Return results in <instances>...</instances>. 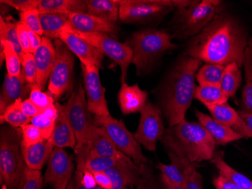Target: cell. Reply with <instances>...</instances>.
<instances>
[{
    "instance_id": "9",
    "label": "cell",
    "mask_w": 252,
    "mask_h": 189,
    "mask_svg": "<svg viewBox=\"0 0 252 189\" xmlns=\"http://www.w3.org/2000/svg\"><path fill=\"white\" fill-rule=\"evenodd\" d=\"M93 120L96 126L105 130L117 149L131 159L137 167L141 168L146 165L147 158L143 153L141 145L137 143L134 134L128 131L123 120H117L111 115L94 116Z\"/></svg>"
},
{
    "instance_id": "22",
    "label": "cell",
    "mask_w": 252,
    "mask_h": 189,
    "mask_svg": "<svg viewBox=\"0 0 252 189\" xmlns=\"http://www.w3.org/2000/svg\"><path fill=\"white\" fill-rule=\"evenodd\" d=\"M55 105L59 112V116L57 117L55 129L49 141L55 147L74 149L76 146V136L68 120L64 105H61L59 102H56Z\"/></svg>"
},
{
    "instance_id": "11",
    "label": "cell",
    "mask_w": 252,
    "mask_h": 189,
    "mask_svg": "<svg viewBox=\"0 0 252 189\" xmlns=\"http://www.w3.org/2000/svg\"><path fill=\"white\" fill-rule=\"evenodd\" d=\"M56 62L49 78V94L54 99H59L73 86L74 56L73 53L61 39H55Z\"/></svg>"
},
{
    "instance_id": "51",
    "label": "cell",
    "mask_w": 252,
    "mask_h": 189,
    "mask_svg": "<svg viewBox=\"0 0 252 189\" xmlns=\"http://www.w3.org/2000/svg\"><path fill=\"white\" fill-rule=\"evenodd\" d=\"M97 186L103 189H113V183L110 176L105 172L93 173Z\"/></svg>"
},
{
    "instance_id": "2",
    "label": "cell",
    "mask_w": 252,
    "mask_h": 189,
    "mask_svg": "<svg viewBox=\"0 0 252 189\" xmlns=\"http://www.w3.org/2000/svg\"><path fill=\"white\" fill-rule=\"evenodd\" d=\"M202 63L196 58L181 55L159 88V109L169 126L186 120L187 112L196 92V74Z\"/></svg>"
},
{
    "instance_id": "26",
    "label": "cell",
    "mask_w": 252,
    "mask_h": 189,
    "mask_svg": "<svg viewBox=\"0 0 252 189\" xmlns=\"http://www.w3.org/2000/svg\"><path fill=\"white\" fill-rule=\"evenodd\" d=\"M55 146L49 139H43L29 147H21L27 167L40 171L49 161Z\"/></svg>"
},
{
    "instance_id": "56",
    "label": "cell",
    "mask_w": 252,
    "mask_h": 189,
    "mask_svg": "<svg viewBox=\"0 0 252 189\" xmlns=\"http://www.w3.org/2000/svg\"><path fill=\"white\" fill-rule=\"evenodd\" d=\"M103 189L101 188L97 187L93 188V189H87V188H85L83 185L81 184L80 181H79V178H78V176H76V174L74 175L73 178H72L71 181L68 185L67 189Z\"/></svg>"
},
{
    "instance_id": "14",
    "label": "cell",
    "mask_w": 252,
    "mask_h": 189,
    "mask_svg": "<svg viewBox=\"0 0 252 189\" xmlns=\"http://www.w3.org/2000/svg\"><path fill=\"white\" fill-rule=\"evenodd\" d=\"M74 151L76 162L81 161L87 157L129 158L117 149L105 130L95 124L92 130L87 144Z\"/></svg>"
},
{
    "instance_id": "37",
    "label": "cell",
    "mask_w": 252,
    "mask_h": 189,
    "mask_svg": "<svg viewBox=\"0 0 252 189\" xmlns=\"http://www.w3.org/2000/svg\"><path fill=\"white\" fill-rule=\"evenodd\" d=\"M0 50H3L5 55L7 74L11 76H19L22 72L21 68L22 63L13 45L7 41H0Z\"/></svg>"
},
{
    "instance_id": "36",
    "label": "cell",
    "mask_w": 252,
    "mask_h": 189,
    "mask_svg": "<svg viewBox=\"0 0 252 189\" xmlns=\"http://www.w3.org/2000/svg\"><path fill=\"white\" fill-rule=\"evenodd\" d=\"M0 21V41H7L13 45L15 51L18 53L21 63L23 62V58L25 53L23 52L21 44L18 38V31H17V22L11 21V19L4 20L3 17L1 16Z\"/></svg>"
},
{
    "instance_id": "35",
    "label": "cell",
    "mask_w": 252,
    "mask_h": 189,
    "mask_svg": "<svg viewBox=\"0 0 252 189\" xmlns=\"http://www.w3.org/2000/svg\"><path fill=\"white\" fill-rule=\"evenodd\" d=\"M225 67L215 64H205L196 74L199 85H220Z\"/></svg>"
},
{
    "instance_id": "8",
    "label": "cell",
    "mask_w": 252,
    "mask_h": 189,
    "mask_svg": "<svg viewBox=\"0 0 252 189\" xmlns=\"http://www.w3.org/2000/svg\"><path fill=\"white\" fill-rule=\"evenodd\" d=\"M68 120L74 132L76 139L75 149H80L87 144L89 136L94 127L93 118L86 100V91L81 82L78 83L70 99L64 105Z\"/></svg>"
},
{
    "instance_id": "34",
    "label": "cell",
    "mask_w": 252,
    "mask_h": 189,
    "mask_svg": "<svg viewBox=\"0 0 252 189\" xmlns=\"http://www.w3.org/2000/svg\"><path fill=\"white\" fill-rule=\"evenodd\" d=\"M22 99H18L5 109L3 114L0 115L1 124L8 123L14 128L22 127L31 123V118L28 117L21 109Z\"/></svg>"
},
{
    "instance_id": "13",
    "label": "cell",
    "mask_w": 252,
    "mask_h": 189,
    "mask_svg": "<svg viewBox=\"0 0 252 189\" xmlns=\"http://www.w3.org/2000/svg\"><path fill=\"white\" fill-rule=\"evenodd\" d=\"M73 162L64 149L55 147L48 161L44 184L52 189H66L71 181Z\"/></svg>"
},
{
    "instance_id": "44",
    "label": "cell",
    "mask_w": 252,
    "mask_h": 189,
    "mask_svg": "<svg viewBox=\"0 0 252 189\" xmlns=\"http://www.w3.org/2000/svg\"><path fill=\"white\" fill-rule=\"evenodd\" d=\"M0 2L15 8L22 13L31 10L36 9L39 0H2Z\"/></svg>"
},
{
    "instance_id": "52",
    "label": "cell",
    "mask_w": 252,
    "mask_h": 189,
    "mask_svg": "<svg viewBox=\"0 0 252 189\" xmlns=\"http://www.w3.org/2000/svg\"><path fill=\"white\" fill-rule=\"evenodd\" d=\"M213 185L215 189H243L234 183L226 180L220 175L214 179Z\"/></svg>"
},
{
    "instance_id": "39",
    "label": "cell",
    "mask_w": 252,
    "mask_h": 189,
    "mask_svg": "<svg viewBox=\"0 0 252 189\" xmlns=\"http://www.w3.org/2000/svg\"><path fill=\"white\" fill-rule=\"evenodd\" d=\"M19 21L30 31L36 33L40 36L43 35L40 22V14L37 10H31L20 13Z\"/></svg>"
},
{
    "instance_id": "30",
    "label": "cell",
    "mask_w": 252,
    "mask_h": 189,
    "mask_svg": "<svg viewBox=\"0 0 252 189\" xmlns=\"http://www.w3.org/2000/svg\"><path fill=\"white\" fill-rule=\"evenodd\" d=\"M42 32L45 38L59 39L61 32L70 24L69 15L58 13L40 14Z\"/></svg>"
},
{
    "instance_id": "15",
    "label": "cell",
    "mask_w": 252,
    "mask_h": 189,
    "mask_svg": "<svg viewBox=\"0 0 252 189\" xmlns=\"http://www.w3.org/2000/svg\"><path fill=\"white\" fill-rule=\"evenodd\" d=\"M82 65L86 100L91 113L95 116H109L105 88L102 85L98 67Z\"/></svg>"
},
{
    "instance_id": "16",
    "label": "cell",
    "mask_w": 252,
    "mask_h": 189,
    "mask_svg": "<svg viewBox=\"0 0 252 189\" xmlns=\"http://www.w3.org/2000/svg\"><path fill=\"white\" fill-rule=\"evenodd\" d=\"M59 39L69 48L73 55L78 57L83 65L86 66L94 65L99 68L101 66L104 55L83 38L70 31L63 30L61 32Z\"/></svg>"
},
{
    "instance_id": "3",
    "label": "cell",
    "mask_w": 252,
    "mask_h": 189,
    "mask_svg": "<svg viewBox=\"0 0 252 189\" xmlns=\"http://www.w3.org/2000/svg\"><path fill=\"white\" fill-rule=\"evenodd\" d=\"M160 141L168 151L193 163L212 160L215 155V142L206 129L196 122L185 120L169 126Z\"/></svg>"
},
{
    "instance_id": "45",
    "label": "cell",
    "mask_w": 252,
    "mask_h": 189,
    "mask_svg": "<svg viewBox=\"0 0 252 189\" xmlns=\"http://www.w3.org/2000/svg\"><path fill=\"white\" fill-rule=\"evenodd\" d=\"M242 112L252 114V82L246 81V85L243 88L242 93L241 104H240Z\"/></svg>"
},
{
    "instance_id": "38",
    "label": "cell",
    "mask_w": 252,
    "mask_h": 189,
    "mask_svg": "<svg viewBox=\"0 0 252 189\" xmlns=\"http://www.w3.org/2000/svg\"><path fill=\"white\" fill-rule=\"evenodd\" d=\"M43 183L40 171L26 167L18 189H42Z\"/></svg>"
},
{
    "instance_id": "20",
    "label": "cell",
    "mask_w": 252,
    "mask_h": 189,
    "mask_svg": "<svg viewBox=\"0 0 252 189\" xmlns=\"http://www.w3.org/2000/svg\"><path fill=\"white\" fill-rule=\"evenodd\" d=\"M69 21L71 26L80 32L103 33L112 35L119 32V27L117 24L104 21L89 13H70Z\"/></svg>"
},
{
    "instance_id": "32",
    "label": "cell",
    "mask_w": 252,
    "mask_h": 189,
    "mask_svg": "<svg viewBox=\"0 0 252 189\" xmlns=\"http://www.w3.org/2000/svg\"><path fill=\"white\" fill-rule=\"evenodd\" d=\"M194 99L202 102L205 107L227 102L229 97L223 92L220 85H199L196 86Z\"/></svg>"
},
{
    "instance_id": "12",
    "label": "cell",
    "mask_w": 252,
    "mask_h": 189,
    "mask_svg": "<svg viewBox=\"0 0 252 189\" xmlns=\"http://www.w3.org/2000/svg\"><path fill=\"white\" fill-rule=\"evenodd\" d=\"M140 113L139 125L134 137L144 149L155 151L158 141L162 139L165 132L162 111L148 100Z\"/></svg>"
},
{
    "instance_id": "29",
    "label": "cell",
    "mask_w": 252,
    "mask_h": 189,
    "mask_svg": "<svg viewBox=\"0 0 252 189\" xmlns=\"http://www.w3.org/2000/svg\"><path fill=\"white\" fill-rule=\"evenodd\" d=\"M212 161L219 170L220 176L243 189H252V180L229 166L223 160V152L215 153Z\"/></svg>"
},
{
    "instance_id": "55",
    "label": "cell",
    "mask_w": 252,
    "mask_h": 189,
    "mask_svg": "<svg viewBox=\"0 0 252 189\" xmlns=\"http://www.w3.org/2000/svg\"><path fill=\"white\" fill-rule=\"evenodd\" d=\"M239 116L242 118V120L246 124V127L249 129V131L250 132L252 136V113H245V112H242V111H239L238 112Z\"/></svg>"
},
{
    "instance_id": "19",
    "label": "cell",
    "mask_w": 252,
    "mask_h": 189,
    "mask_svg": "<svg viewBox=\"0 0 252 189\" xmlns=\"http://www.w3.org/2000/svg\"><path fill=\"white\" fill-rule=\"evenodd\" d=\"M148 92L142 90L138 83L129 86L126 82H121L118 95L119 105L125 115L141 112L148 101Z\"/></svg>"
},
{
    "instance_id": "31",
    "label": "cell",
    "mask_w": 252,
    "mask_h": 189,
    "mask_svg": "<svg viewBox=\"0 0 252 189\" xmlns=\"http://www.w3.org/2000/svg\"><path fill=\"white\" fill-rule=\"evenodd\" d=\"M134 163L130 158L117 159L111 157H87L81 161L76 162V170L79 171L91 172L95 173L99 172H104L108 169L116 167L117 165L125 163Z\"/></svg>"
},
{
    "instance_id": "28",
    "label": "cell",
    "mask_w": 252,
    "mask_h": 189,
    "mask_svg": "<svg viewBox=\"0 0 252 189\" xmlns=\"http://www.w3.org/2000/svg\"><path fill=\"white\" fill-rule=\"evenodd\" d=\"M121 0H87L88 13L104 21L117 24L120 20Z\"/></svg>"
},
{
    "instance_id": "57",
    "label": "cell",
    "mask_w": 252,
    "mask_h": 189,
    "mask_svg": "<svg viewBox=\"0 0 252 189\" xmlns=\"http://www.w3.org/2000/svg\"><path fill=\"white\" fill-rule=\"evenodd\" d=\"M160 178H161V182H162L163 189H185V187L176 186V185L173 184V183H170L166 179L163 178L162 176H161Z\"/></svg>"
},
{
    "instance_id": "7",
    "label": "cell",
    "mask_w": 252,
    "mask_h": 189,
    "mask_svg": "<svg viewBox=\"0 0 252 189\" xmlns=\"http://www.w3.org/2000/svg\"><path fill=\"white\" fill-rule=\"evenodd\" d=\"M92 44L104 55L117 63L121 69V82H126L129 65L132 62V50L128 43H123L103 33H83L76 31L70 24L64 28Z\"/></svg>"
},
{
    "instance_id": "46",
    "label": "cell",
    "mask_w": 252,
    "mask_h": 189,
    "mask_svg": "<svg viewBox=\"0 0 252 189\" xmlns=\"http://www.w3.org/2000/svg\"><path fill=\"white\" fill-rule=\"evenodd\" d=\"M17 31H18V38L20 44L22 48L24 53H31V42H30V30L20 21L17 22Z\"/></svg>"
},
{
    "instance_id": "33",
    "label": "cell",
    "mask_w": 252,
    "mask_h": 189,
    "mask_svg": "<svg viewBox=\"0 0 252 189\" xmlns=\"http://www.w3.org/2000/svg\"><path fill=\"white\" fill-rule=\"evenodd\" d=\"M242 83V72L240 67L236 63H232L225 67L222 76L220 87L228 97L236 95Z\"/></svg>"
},
{
    "instance_id": "25",
    "label": "cell",
    "mask_w": 252,
    "mask_h": 189,
    "mask_svg": "<svg viewBox=\"0 0 252 189\" xmlns=\"http://www.w3.org/2000/svg\"><path fill=\"white\" fill-rule=\"evenodd\" d=\"M196 116L199 123L206 129L215 142V145L223 146L242 139L237 133L230 127L214 120L212 116L199 111H196Z\"/></svg>"
},
{
    "instance_id": "24",
    "label": "cell",
    "mask_w": 252,
    "mask_h": 189,
    "mask_svg": "<svg viewBox=\"0 0 252 189\" xmlns=\"http://www.w3.org/2000/svg\"><path fill=\"white\" fill-rule=\"evenodd\" d=\"M142 167L140 168L134 163H125L117 165L104 172L110 176L113 189H129L139 183Z\"/></svg>"
},
{
    "instance_id": "49",
    "label": "cell",
    "mask_w": 252,
    "mask_h": 189,
    "mask_svg": "<svg viewBox=\"0 0 252 189\" xmlns=\"http://www.w3.org/2000/svg\"><path fill=\"white\" fill-rule=\"evenodd\" d=\"M185 189H203L202 175L196 170L190 175L185 185Z\"/></svg>"
},
{
    "instance_id": "42",
    "label": "cell",
    "mask_w": 252,
    "mask_h": 189,
    "mask_svg": "<svg viewBox=\"0 0 252 189\" xmlns=\"http://www.w3.org/2000/svg\"><path fill=\"white\" fill-rule=\"evenodd\" d=\"M29 99L42 111L55 104V99L50 94L42 92V89L36 83L32 86Z\"/></svg>"
},
{
    "instance_id": "58",
    "label": "cell",
    "mask_w": 252,
    "mask_h": 189,
    "mask_svg": "<svg viewBox=\"0 0 252 189\" xmlns=\"http://www.w3.org/2000/svg\"><path fill=\"white\" fill-rule=\"evenodd\" d=\"M142 176V175H141ZM146 189L145 186H144V183H143L142 180H140L139 183L137 186H133L131 189Z\"/></svg>"
},
{
    "instance_id": "40",
    "label": "cell",
    "mask_w": 252,
    "mask_h": 189,
    "mask_svg": "<svg viewBox=\"0 0 252 189\" xmlns=\"http://www.w3.org/2000/svg\"><path fill=\"white\" fill-rule=\"evenodd\" d=\"M55 121L46 115L40 113L32 117L31 123L39 129L44 139H49L53 133Z\"/></svg>"
},
{
    "instance_id": "50",
    "label": "cell",
    "mask_w": 252,
    "mask_h": 189,
    "mask_svg": "<svg viewBox=\"0 0 252 189\" xmlns=\"http://www.w3.org/2000/svg\"><path fill=\"white\" fill-rule=\"evenodd\" d=\"M21 109H22L23 112L31 119L42 113V110L39 109L30 99L23 101L21 103Z\"/></svg>"
},
{
    "instance_id": "54",
    "label": "cell",
    "mask_w": 252,
    "mask_h": 189,
    "mask_svg": "<svg viewBox=\"0 0 252 189\" xmlns=\"http://www.w3.org/2000/svg\"><path fill=\"white\" fill-rule=\"evenodd\" d=\"M30 42H31V53H34L40 46L42 42V36L30 31Z\"/></svg>"
},
{
    "instance_id": "4",
    "label": "cell",
    "mask_w": 252,
    "mask_h": 189,
    "mask_svg": "<svg viewBox=\"0 0 252 189\" xmlns=\"http://www.w3.org/2000/svg\"><path fill=\"white\" fill-rule=\"evenodd\" d=\"M128 44L132 50L131 64L139 76L148 75L165 52L178 47V44L171 42L168 32L157 29L134 32Z\"/></svg>"
},
{
    "instance_id": "43",
    "label": "cell",
    "mask_w": 252,
    "mask_h": 189,
    "mask_svg": "<svg viewBox=\"0 0 252 189\" xmlns=\"http://www.w3.org/2000/svg\"><path fill=\"white\" fill-rule=\"evenodd\" d=\"M22 67V72L27 81L30 83H36L37 71L32 53L25 54L23 58Z\"/></svg>"
},
{
    "instance_id": "27",
    "label": "cell",
    "mask_w": 252,
    "mask_h": 189,
    "mask_svg": "<svg viewBox=\"0 0 252 189\" xmlns=\"http://www.w3.org/2000/svg\"><path fill=\"white\" fill-rule=\"evenodd\" d=\"M36 10L39 14L58 13L70 15V13H88L86 1L83 0H39Z\"/></svg>"
},
{
    "instance_id": "6",
    "label": "cell",
    "mask_w": 252,
    "mask_h": 189,
    "mask_svg": "<svg viewBox=\"0 0 252 189\" xmlns=\"http://www.w3.org/2000/svg\"><path fill=\"white\" fill-rule=\"evenodd\" d=\"M21 139L15 129L5 127L1 130L0 175L5 189H18L27 167L21 151Z\"/></svg>"
},
{
    "instance_id": "23",
    "label": "cell",
    "mask_w": 252,
    "mask_h": 189,
    "mask_svg": "<svg viewBox=\"0 0 252 189\" xmlns=\"http://www.w3.org/2000/svg\"><path fill=\"white\" fill-rule=\"evenodd\" d=\"M34 84L35 83H30L27 81L23 72L19 76H11L7 74L4 78L0 99L4 101L7 107L18 99L26 100L29 99Z\"/></svg>"
},
{
    "instance_id": "53",
    "label": "cell",
    "mask_w": 252,
    "mask_h": 189,
    "mask_svg": "<svg viewBox=\"0 0 252 189\" xmlns=\"http://www.w3.org/2000/svg\"><path fill=\"white\" fill-rule=\"evenodd\" d=\"M141 180L145 186L146 189H158V187L155 185V182L154 181L151 173L147 170L146 165H144L142 168V176Z\"/></svg>"
},
{
    "instance_id": "48",
    "label": "cell",
    "mask_w": 252,
    "mask_h": 189,
    "mask_svg": "<svg viewBox=\"0 0 252 189\" xmlns=\"http://www.w3.org/2000/svg\"><path fill=\"white\" fill-rule=\"evenodd\" d=\"M75 174L78 176L79 181H80L81 184L83 185L85 188H87V189H93V188L97 187V183H96L94 174H93V173L86 171V170H84V171L76 170Z\"/></svg>"
},
{
    "instance_id": "18",
    "label": "cell",
    "mask_w": 252,
    "mask_h": 189,
    "mask_svg": "<svg viewBox=\"0 0 252 189\" xmlns=\"http://www.w3.org/2000/svg\"><path fill=\"white\" fill-rule=\"evenodd\" d=\"M32 55L37 71L36 83L41 89H43L49 80L56 62L55 44L49 38L43 37L42 44Z\"/></svg>"
},
{
    "instance_id": "5",
    "label": "cell",
    "mask_w": 252,
    "mask_h": 189,
    "mask_svg": "<svg viewBox=\"0 0 252 189\" xmlns=\"http://www.w3.org/2000/svg\"><path fill=\"white\" fill-rule=\"evenodd\" d=\"M220 1H194L192 5L178 8L169 24L171 39L189 40L204 29L220 9Z\"/></svg>"
},
{
    "instance_id": "1",
    "label": "cell",
    "mask_w": 252,
    "mask_h": 189,
    "mask_svg": "<svg viewBox=\"0 0 252 189\" xmlns=\"http://www.w3.org/2000/svg\"><path fill=\"white\" fill-rule=\"evenodd\" d=\"M246 28L233 15L219 9L204 29L188 40L183 55L207 64L244 65Z\"/></svg>"
},
{
    "instance_id": "41",
    "label": "cell",
    "mask_w": 252,
    "mask_h": 189,
    "mask_svg": "<svg viewBox=\"0 0 252 189\" xmlns=\"http://www.w3.org/2000/svg\"><path fill=\"white\" fill-rule=\"evenodd\" d=\"M21 129V147H29L43 140L39 129L32 123L22 126Z\"/></svg>"
},
{
    "instance_id": "47",
    "label": "cell",
    "mask_w": 252,
    "mask_h": 189,
    "mask_svg": "<svg viewBox=\"0 0 252 189\" xmlns=\"http://www.w3.org/2000/svg\"><path fill=\"white\" fill-rule=\"evenodd\" d=\"M244 66L246 81L252 82V38L248 40L247 46L245 50Z\"/></svg>"
},
{
    "instance_id": "21",
    "label": "cell",
    "mask_w": 252,
    "mask_h": 189,
    "mask_svg": "<svg viewBox=\"0 0 252 189\" xmlns=\"http://www.w3.org/2000/svg\"><path fill=\"white\" fill-rule=\"evenodd\" d=\"M214 120L233 129L242 138H252L250 132L246 127L238 112L233 109L228 102L214 105L208 108Z\"/></svg>"
},
{
    "instance_id": "10",
    "label": "cell",
    "mask_w": 252,
    "mask_h": 189,
    "mask_svg": "<svg viewBox=\"0 0 252 189\" xmlns=\"http://www.w3.org/2000/svg\"><path fill=\"white\" fill-rule=\"evenodd\" d=\"M174 8L173 0H121L120 21L145 24L159 19Z\"/></svg>"
},
{
    "instance_id": "17",
    "label": "cell",
    "mask_w": 252,
    "mask_h": 189,
    "mask_svg": "<svg viewBox=\"0 0 252 189\" xmlns=\"http://www.w3.org/2000/svg\"><path fill=\"white\" fill-rule=\"evenodd\" d=\"M168 154L171 160L170 164L159 163L157 165L161 176L176 186L185 187V183L190 175L197 170L199 163L178 157L173 152L168 151Z\"/></svg>"
}]
</instances>
